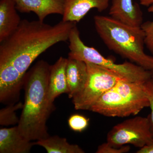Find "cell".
I'll return each instance as SVG.
<instances>
[{
    "label": "cell",
    "mask_w": 153,
    "mask_h": 153,
    "mask_svg": "<svg viewBox=\"0 0 153 153\" xmlns=\"http://www.w3.org/2000/svg\"><path fill=\"white\" fill-rule=\"evenodd\" d=\"M64 13L62 21L79 22L91 9L103 12L109 7L111 0H63Z\"/></svg>",
    "instance_id": "ba28073f"
},
{
    "label": "cell",
    "mask_w": 153,
    "mask_h": 153,
    "mask_svg": "<svg viewBox=\"0 0 153 153\" xmlns=\"http://www.w3.org/2000/svg\"><path fill=\"white\" fill-rule=\"evenodd\" d=\"M23 105L24 104L21 102L16 104L12 103L1 109L0 111V124L7 126L19 123V119L17 117L16 111L17 110L23 108Z\"/></svg>",
    "instance_id": "2e32d148"
},
{
    "label": "cell",
    "mask_w": 153,
    "mask_h": 153,
    "mask_svg": "<svg viewBox=\"0 0 153 153\" xmlns=\"http://www.w3.org/2000/svg\"><path fill=\"white\" fill-rule=\"evenodd\" d=\"M144 83L121 79L91 107L90 111L111 117L134 116L149 107Z\"/></svg>",
    "instance_id": "277c9868"
},
{
    "label": "cell",
    "mask_w": 153,
    "mask_h": 153,
    "mask_svg": "<svg viewBox=\"0 0 153 153\" xmlns=\"http://www.w3.org/2000/svg\"><path fill=\"white\" fill-rule=\"evenodd\" d=\"M13 0L0 1V43L19 27L22 20Z\"/></svg>",
    "instance_id": "5bb4252c"
},
{
    "label": "cell",
    "mask_w": 153,
    "mask_h": 153,
    "mask_svg": "<svg viewBox=\"0 0 153 153\" xmlns=\"http://www.w3.org/2000/svg\"><path fill=\"white\" fill-rule=\"evenodd\" d=\"M68 122L69 128L72 131L81 132L88 127L89 119L82 115L76 114L69 117Z\"/></svg>",
    "instance_id": "e0dca14e"
},
{
    "label": "cell",
    "mask_w": 153,
    "mask_h": 153,
    "mask_svg": "<svg viewBox=\"0 0 153 153\" xmlns=\"http://www.w3.org/2000/svg\"><path fill=\"white\" fill-rule=\"evenodd\" d=\"M130 150L129 145L123 146L120 147H116L110 145L107 142L100 145L97 148L96 153H126Z\"/></svg>",
    "instance_id": "d6986e66"
},
{
    "label": "cell",
    "mask_w": 153,
    "mask_h": 153,
    "mask_svg": "<svg viewBox=\"0 0 153 153\" xmlns=\"http://www.w3.org/2000/svg\"><path fill=\"white\" fill-rule=\"evenodd\" d=\"M68 41V58L93 63L117 74L130 82L144 83L151 79L150 71L132 62L117 63L106 58L94 47L86 46L81 40L76 25L71 29Z\"/></svg>",
    "instance_id": "5b68a950"
},
{
    "label": "cell",
    "mask_w": 153,
    "mask_h": 153,
    "mask_svg": "<svg viewBox=\"0 0 153 153\" xmlns=\"http://www.w3.org/2000/svg\"><path fill=\"white\" fill-rule=\"evenodd\" d=\"M17 10L22 13L33 12L38 20L44 22L47 16L52 14L63 16V0H13Z\"/></svg>",
    "instance_id": "9c48e42d"
},
{
    "label": "cell",
    "mask_w": 153,
    "mask_h": 153,
    "mask_svg": "<svg viewBox=\"0 0 153 153\" xmlns=\"http://www.w3.org/2000/svg\"><path fill=\"white\" fill-rule=\"evenodd\" d=\"M76 23L63 21L55 25L24 19L15 32L0 44V101L16 102L25 74L43 52L60 42L68 41Z\"/></svg>",
    "instance_id": "6da1fadb"
},
{
    "label": "cell",
    "mask_w": 153,
    "mask_h": 153,
    "mask_svg": "<svg viewBox=\"0 0 153 153\" xmlns=\"http://www.w3.org/2000/svg\"><path fill=\"white\" fill-rule=\"evenodd\" d=\"M151 79L153 81V69L152 70H151Z\"/></svg>",
    "instance_id": "603a6c76"
},
{
    "label": "cell",
    "mask_w": 153,
    "mask_h": 153,
    "mask_svg": "<svg viewBox=\"0 0 153 153\" xmlns=\"http://www.w3.org/2000/svg\"><path fill=\"white\" fill-rule=\"evenodd\" d=\"M141 5L149 7L153 5V0H138Z\"/></svg>",
    "instance_id": "7402d4cb"
},
{
    "label": "cell",
    "mask_w": 153,
    "mask_h": 153,
    "mask_svg": "<svg viewBox=\"0 0 153 153\" xmlns=\"http://www.w3.org/2000/svg\"><path fill=\"white\" fill-rule=\"evenodd\" d=\"M67 60L68 58L61 57L53 65H50L48 97L52 103L60 94L68 93L66 76Z\"/></svg>",
    "instance_id": "4fadbf2b"
},
{
    "label": "cell",
    "mask_w": 153,
    "mask_h": 153,
    "mask_svg": "<svg viewBox=\"0 0 153 153\" xmlns=\"http://www.w3.org/2000/svg\"><path fill=\"white\" fill-rule=\"evenodd\" d=\"M50 66L44 60L38 61L24 79L25 102L17 126L21 134L31 141L49 136L47 121L55 108L48 97Z\"/></svg>",
    "instance_id": "7a4b0ae2"
},
{
    "label": "cell",
    "mask_w": 153,
    "mask_h": 153,
    "mask_svg": "<svg viewBox=\"0 0 153 153\" xmlns=\"http://www.w3.org/2000/svg\"><path fill=\"white\" fill-rule=\"evenodd\" d=\"M148 11L153 14V5L149 7ZM141 27L145 34V46L153 54V19L152 21L143 23Z\"/></svg>",
    "instance_id": "ac0fdd59"
},
{
    "label": "cell",
    "mask_w": 153,
    "mask_h": 153,
    "mask_svg": "<svg viewBox=\"0 0 153 153\" xmlns=\"http://www.w3.org/2000/svg\"><path fill=\"white\" fill-rule=\"evenodd\" d=\"M94 22L97 33L108 49L146 70H152L153 56L145 52V34L141 27L110 16H95Z\"/></svg>",
    "instance_id": "3957f363"
},
{
    "label": "cell",
    "mask_w": 153,
    "mask_h": 153,
    "mask_svg": "<svg viewBox=\"0 0 153 153\" xmlns=\"http://www.w3.org/2000/svg\"><path fill=\"white\" fill-rule=\"evenodd\" d=\"M109 15L110 16L127 25L141 27L143 13L139 5L133 0H111Z\"/></svg>",
    "instance_id": "30bf717a"
},
{
    "label": "cell",
    "mask_w": 153,
    "mask_h": 153,
    "mask_svg": "<svg viewBox=\"0 0 153 153\" xmlns=\"http://www.w3.org/2000/svg\"><path fill=\"white\" fill-rule=\"evenodd\" d=\"M34 145L41 146L48 153H84L85 152L79 146L70 144L65 138L57 136L37 140Z\"/></svg>",
    "instance_id": "9a60e30c"
},
{
    "label": "cell",
    "mask_w": 153,
    "mask_h": 153,
    "mask_svg": "<svg viewBox=\"0 0 153 153\" xmlns=\"http://www.w3.org/2000/svg\"><path fill=\"white\" fill-rule=\"evenodd\" d=\"M137 153H153V139L150 142L140 148Z\"/></svg>",
    "instance_id": "44dd1931"
},
{
    "label": "cell",
    "mask_w": 153,
    "mask_h": 153,
    "mask_svg": "<svg viewBox=\"0 0 153 153\" xmlns=\"http://www.w3.org/2000/svg\"><path fill=\"white\" fill-rule=\"evenodd\" d=\"M66 76L68 97L72 99L79 94L85 87L88 78V69L85 62L68 58Z\"/></svg>",
    "instance_id": "7c38bea8"
},
{
    "label": "cell",
    "mask_w": 153,
    "mask_h": 153,
    "mask_svg": "<svg viewBox=\"0 0 153 153\" xmlns=\"http://www.w3.org/2000/svg\"><path fill=\"white\" fill-rule=\"evenodd\" d=\"M153 139L149 116H137L114 126L108 133L106 142L116 147L131 145L140 149Z\"/></svg>",
    "instance_id": "52a82bcc"
},
{
    "label": "cell",
    "mask_w": 153,
    "mask_h": 153,
    "mask_svg": "<svg viewBox=\"0 0 153 153\" xmlns=\"http://www.w3.org/2000/svg\"><path fill=\"white\" fill-rule=\"evenodd\" d=\"M85 63L88 69L86 84L82 91L72 99L75 109L90 111L102 96L122 79L103 67Z\"/></svg>",
    "instance_id": "8992f818"
},
{
    "label": "cell",
    "mask_w": 153,
    "mask_h": 153,
    "mask_svg": "<svg viewBox=\"0 0 153 153\" xmlns=\"http://www.w3.org/2000/svg\"><path fill=\"white\" fill-rule=\"evenodd\" d=\"M34 143L20 133L18 126L0 129V153H28Z\"/></svg>",
    "instance_id": "8fae6325"
},
{
    "label": "cell",
    "mask_w": 153,
    "mask_h": 153,
    "mask_svg": "<svg viewBox=\"0 0 153 153\" xmlns=\"http://www.w3.org/2000/svg\"><path fill=\"white\" fill-rule=\"evenodd\" d=\"M144 88L151 109L150 114L148 115L149 118L151 128L153 134V81L152 79L144 84Z\"/></svg>",
    "instance_id": "ffe728a7"
}]
</instances>
